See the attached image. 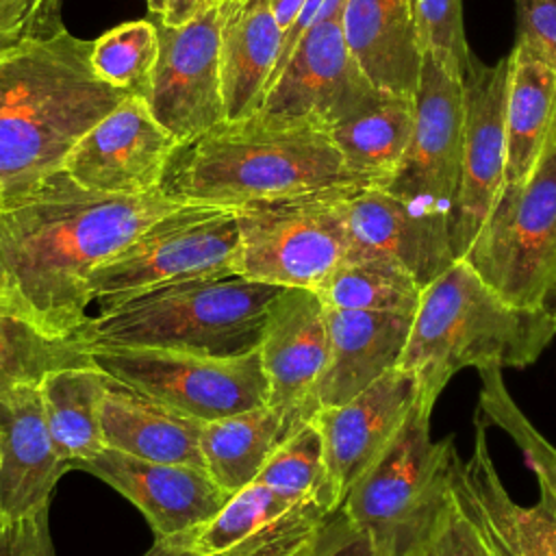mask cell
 Segmentation results:
<instances>
[{"instance_id":"obj_1","label":"cell","mask_w":556,"mask_h":556,"mask_svg":"<svg viewBox=\"0 0 556 556\" xmlns=\"http://www.w3.org/2000/svg\"><path fill=\"white\" fill-rule=\"evenodd\" d=\"M185 204L165 189L102 193L56 172L0 211V304L50 337H76L91 274Z\"/></svg>"},{"instance_id":"obj_2","label":"cell","mask_w":556,"mask_h":556,"mask_svg":"<svg viewBox=\"0 0 556 556\" xmlns=\"http://www.w3.org/2000/svg\"><path fill=\"white\" fill-rule=\"evenodd\" d=\"M67 28L0 52V187L7 204L61 172L72 146L122 100Z\"/></svg>"},{"instance_id":"obj_3","label":"cell","mask_w":556,"mask_h":556,"mask_svg":"<svg viewBox=\"0 0 556 556\" xmlns=\"http://www.w3.org/2000/svg\"><path fill=\"white\" fill-rule=\"evenodd\" d=\"M556 337V315L500 295L467 258H456L421 291L397 367L410 371L419 400L434 408L465 367H528Z\"/></svg>"},{"instance_id":"obj_4","label":"cell","mask_w":556,"mask_h":556,"mask_svg":"<svg viewBox=\"0 0 556 556\" xmlns=\"http://www.w3.org/2000/svg\"><path fill=\"white\" fill-rule=\"evenodd\" d=\"M363 187L328 130L278 126L252 115L182 146L163 189L185 202L239 208L293 195Z\"/></svg>"},{"instance_id":"obj_5","label":"cell","mask_w":556,"mask_h":556,"mask_svg":"<svg viewBox=\"0 0 556 556\" xmlns=\"http://www.w3.org/2000/svg\"><path fill=\"white\" fill-rule=\"evenodd\" d=\"M280 289L241 274L191 278L89 317L76 337L85 348L241 356L261 348L267 313Z\"/></svg>"},{"instance_id":"obj_6","label":"cell","mask_w":556,"mask_h":556,"mask_svg":"<svg viewBox=\"0 0 556 556\" xmlns=\"http://www.w3.org/2000/svg\"><path fill=\"white\" fill-rule=\"evenodd\" d=\"M432 406L417 400L387 452L348 491L341 508L378 556H421L454 506V437L432 439Z\"/></svg>"},{"instance_id":"obj_7","label":"cell","mask_w":556,"mask_h":556,"mask_svg":"<svg viewBox=\"0 0 556 556\" xmlns=\"http://www.w3.org/2000/svg\"><path fill=\"white\" fill-rule=\"evenodd\" d=\"M239 224L235 208L185 204L152 224L89 278L91 300L111 311L146 291L219 274H237Z\"/></svg>"},{"instance_id":"obj_8","label":"cell","mask_w":556,"mask_h":556,"mask_svg":"<svg viewBox=\"0 0 556 556\" xmlns=\"http://www.w3.org/2000/svg\"><path fill=\"white\" fill-rule=\"evenodd\" d=\"M343 191L348 189L235 208L239 224L235 271L256 282L317 291L348 256Z\"/></svg>"},{"instance_id":"obj_9","label":"cell","mask_w":556,"mask_h":556,"mask_svg":"<svg viewBox=\"0 0 556 556\" xmlns=\"http://www.w3.org/2000/svg\"><path fill=\"white\" fill-rule=\"evenodd\" d=\"M111 380L198 421L267 406L261 354L206 356L154 348H87Z\"/></svg>"},{"instance_id":"obj_10","label":"cell","mask_w":556,"mask_h":556,"mask_svg":"<svg viewBox=\"0 0 556 556\" xmlns=\"http://www.w3.org/2000/svg\"><path fill=\"white\" fill-rule=\"evenodd\" d=\"M465 258L508 302L543 306L556 282V143L526 180L504 187Z\"/></svg>"},{"instance_id":"obj_11","label":"cell","mask_w":556,"mask_h":556,"mask_svg":"<svg viewBox=\"0 0 556 556\" xmlns=\"http://www.w3.org/2000/svg\"><path fill=\"white\" fill-rule=\"evenodd\" d=\"M341 11L304 33L269 85L256 117L278 126L328 130L382 93L356 65L343 37Z\"/></svg>"},{"instance_id":"obj_12","label":"cell","mask_w":556,"mask_h":556,"mask_svg":"<svg viewBox=\"0 0 556 556\" xmlns=\"http://www.w3.org/2000/svg\"><path fill=\"white\" fill-rule=\"evenodd\" d=\"M224 22V4H211L180 26L156 17L159 59L148 106L180 148L226 122L219 63Z\"/></svg>"},{"instance_id":"obj_13","label":"cell","mask_w":556,"mask_h":556,"mask_svg":"<svg viewBox=\"0 0 556 556\" xmlns=\"http://www.w3.org/2000/svg\"><path fill=\"white\" fill-rule=\"evenodd\" d=\"M415 124L406 154L387 191L419 208L452 219L460 180L465 87L432 54L424 52L415 91Z\"/></svg>"},{"instance_id":"obj_14","label":"cell","mask_w":556,"mask_h":556,"mask_svg":"<svg viewBox=\"0 0 556 556\" xmlns=\"http://www.w3.org/2000/svg\"><path fill=\"white\" fill-rule=\"evenodd\" d=\"M463 87V161L450 219L456 258L469 254L506 187L508 54L493 65H484L473 56Z\"/></svg>"},{"instance_id":"obj_15","label":"cell","mask_w":556,"mask_h":556,"mask_svg":"<svg viewBox=\"0 0 556 556\" xmlns=\"http://www.w3.org/2000/svg\"><path fill=\"white\" fill-rule=\"evenodd\" d=\"M178 150L148 102L128 96L72 146L61 169L93 191L146 195L163 189Z\"/></svg>"},{"instance_id":"obj_16","label":"cell","mask_w":556,"mask_h":556,"mask_svg":"<svg viewBox=\"0 0 556 556\" xmlns=\"http://www.w3.org/2000/svg\"><path fill=\"white\" fill-rule=\"evenodd\" d=\"M258 354L267 406L278 415L287 439L313 419L315 389L328 363L326 304L317 291L280 289L269 306Z\"/></svg>"},{"instance_id":"obj_17","label":"cell","mask_w":556,"mask_h":556,"mask_svg":"<svg viewBox=\"0 0 556 556\" xmlns=\"http://www.w3.org/2000/svg\"><path fill=\"white\" fill-rule=\"evenodd\" d=\"M419 400L410 371L393 367L356 397L313 415L332 493L343 504L358 478L387 452Z\"/></svg>"},{"instance_id":"obj_18","label":"cell","mask_w":556,"mask_h":556,"mask_svg":"<svg viewBox=\"0 0 556 556\" xmlns=\"http://www.w3.org/2000/svg\"><path fill=\"white\" fill-rule=\"evenodd\" d=\"M345 258H384L408 269L426 287L454 261L450 222L382 187L343 191Z\"/></svg>"},{"instance_id":"obj_19","label":"cell","mask_w":556,"mask_h":556,"mask_svg":"<svg viewBox=\"0 0 556 556\" xmlns=\"http://www.w3.org/2000/svg\"><path fill=\"white\" fill-rule=\"evenodd\" d=\"M334 510L324 502H289L254 480L191 536L198 556H311Z\"/></svg>"},{"instance_id":"obj_20","label":"cell","mask_w":556,"mask_h":556,"mask_svg":"<svg viewBox=\"0 0 556 556\" xmlns=\"http://www.w3.org/2000/svg\"><path fill=\"white\" fill-rule=\"evenodd\" d=\"M74 469L93 473L132 502L148 519L154 539L193 534L230 500V493L202 467L141 460L111 447L76 463Z\"/></svg>"},{"instance_id":"obj_21","label":"cell","mask_w":556,"mask_h":556,"mask_svg":"<svg viewBox=\"0 0 556 556\" xmlns=\"http://www.w3.org/2000/svg\"><path fill=\"white\" fill-rule=\"evenodd\" d=\"M454 495L480 526L497 556H556V510L539 495L523 506L506 491L486 443V424L476 419L473 450L456 460Z\"/></svg>"},{"instance_id":"obj_22","label":"cell","mask_w":556,"mask_h":556,"mask_svg":"<svg viewBox=\"0 0 556 556\" xmlns=\"http://www.w3.org/2000/svg\"><path fill=\"white\" fill-rule=\"evenodd\" d=\"M70 465L46 424L37 384H20L0 397V517L22 519L48 508Z\"/></svg>"},{"instance_id":"obj_23","label":"cell","mask_w":556,"mask_h":556,"mask_svg":"<svg viewBox=\"0 0 556 556\" xmlns=\"http://www.w3.org/2000/svg\"><path fill=\"white\" fill-rule=\"evenodd\" d=\"M328 363L315 389V413L356 397L397 367L413 315L326 306Z\"/></svg>"},{"instance_id":"obj_24","label":"cell","mask_w":556,"mask_h":556,"mask_svg":"<svg viewBox=\"0 0 556 556\" xmlns=\"http://www.w3.org/2000/svg\"><path fill=\"white\" fill-rule=\"evenodd\" d=\"M341 28L356 65L378 91L415 96L424 46L413 0H345Z\"/></svg>"},{"instance_id":"obj_25","label":"cell","mask_w":556,"mask_h":556,"mask_svg":"<svg viewBox=\"0 0 556 556\" xmlns=\"http://www.w3.org/2000/svg\"><path fill=\"white\" fill-rule=\"evenodd\" d=\"M556 143V61L517 35L508 54L506 185L526 180Z\"/></svg>"},{"instance_id":"obj_26","label":"cell","mask_w":556,"mask_h":556,"mask_svg":"<svg viewBox=\"0 0 556 556\" xmlns=\"http://www.w3.org/2000/svg\"><path fill=\"white\" fill-rule=\"evenodd\" d=\"M104 445L122 454L204 469L200 437L204 421L172 410L109 378L100 408Z\"/></svg>"},{"instance_id":"obj_27","label":"cell","mask_w":556,"mask_h":556,"mask_svg":"<svg viewBox=\"0 0 556 556\" xmlns=\"http://www.w3.org/2000/svg\"><path fill=\"white\" fill-rule=\"evenodd\" d=\"M224 7L222 96L226 122H237L258 113L278 61L282 30L269 0H241Z\"/></svg>"},{"instance_id":"obj_28","label":"cell","mask_w":556,"mask_h":556,"mask_svg":"<svg viewBox=\"0 0 556 556\" xmlns=\"http://www.w3.org/2000/svg\"><path fill=\"white\" fill-rule=\"evenodd\" d=\"M415 96L378 93L328 128L345 167L363 187H387L410 143Z\"/></svg>"},{"instance_id":"obj_29","label":"cell","mask_w":556,"mask_h":556,"mask_svg":"<svg viewBox=\"0 0 556 556\" xmlns=\"http://www.w3.org/2000/svg\"><path fill=\"white\" fill-rule=\"evenodd\" d=\"M106 384L93 363L52 369L37 384L48 430L70 469L106 447L100 421Z\"/></svg>"},{"instance_id":"obj_30","label":"cell","mask_w":556,"mask_h":556,"mask_svg":"<svg viewBox=\"0 0 556 556\" xmlns=\"http://www.w3.org/2000/svg\"><path fill=\"white\" fill-rule=\"evenodd\" d=\"M282 441L280 419L269 406L208 421L200 437L204 469L232 495L258 478Z\"/></svg>"},{"instance_id":"obj_31","label":"cell","mask_w":556,"mask_h":556,"mask_svg":"<svg viewBox=\"0 0 556 556\" xmlns=\"http://www.w3.org/2000/svg\"><path fill=\"white\" fill-rule=\"evenodd\" d=\"M424 287L402 265L384 258H343L317 289L330 308L406 313L417 311Z\"/></svg>"},{"instance_id":"obj_32","label":"cell","mask_w":556,"mask_h":556,"mask_svg":"<svg viewBox=\"0 0 556 556\" xmlns=\"http://www.w3.org/2000/svg\"><path fill=\"white\" fill-rule=\"evenodd\" d=\"M89 363L78 337H50L0 304V397L20 384H39L52 369Z\"/></svg>"},{"instance_id":"obj_33","label":"cell","mask_w":556,"mask_h":556,"mask_svg":"<svg viewBox=\"0 0 556 556\" xmlns=\"http://www.w3.org/2000/svg\"><path fill=\"white\" fill-rule=\"evenodd\" d=\"M256 480L289 502H324L332 510L341 508L330 486L321 437L313 421L278 443Z\"/></svg>"},{"instance_id":"obj_34","label":"cell","mask_w":556,"mask_h":556,"mask_svg":"<svg viewBox=\"0 0 556 556\" xmlns=\"http://www.w3.org/2000/svg\"><path fill=\"white\" fill-rule=\"evenodd\" d=\"M159 59V28L150 20L117 24L93 39L91 65L109 85L148 102Z\"/></svg>"},{"instance_id":"obj_35","label":"cell","mask_w":556,"mask_h":556,"mask_svg":"<svg viewBox=\"0 0 556 556\" xmlns=\"http://www.w3.org/2000/svg\"><path fill=\"white\" fill-rule=\"evenodd\" d=\"M480 374V413L497 424L517 443L526 456L528 467L534 471L541 497L556 510V447L530 424L506 391L502 367L491 365L478 369Z\"/></svg>"},{"instance_id":"obj_36","label":"cell","mask_w":556,"mask_h":556,"mask_svg":"<svg viewBox=\"0 0 556 556\" xmlns=\"http://www.w3.org/2000/svg\"><path fill=\"white\" fill-rule=\"evenodd\" d=\"M424 52L432 54L452 76L465 78L473 54L465 39L460 0H413Z\"/></svg>"},{"instance_id":"obj_37","label":"cell","mask_w":556,"mask_h":556,"mask_svg":"<svg viewBox=\"0 0 556 556\" xmlns=\"http://www.w3.org/2000/svg\"><path fill=\"white\" fill-rule=\"evenodd\" d=\"M65 0H0V52L65 28Z\"/></svg>"},{"instance_id":"obj_38","label":"cell","mask_w":556,"mask_h":556,"mask_svg":"<svg viewBox=\"0 0 556 556\" xmlns=\"http://www.w3.org/2000/svg\"><path fill=\"white\" fill-rule=\"evenodd\" d=\"M456 497V495H454ZM421 556H495L480 526L460 508L458 502L447 510L439 530Z\"/></svg>"},{"instance_id":"obj_39","label":"cell","mask_w":556,"mask_h":556,"mask_svg":"<svg viewBox=\"0 0 556 556\" xmlns=\"http://www.w3.org/2000/svg\"><path fill=\"white\" fill-rule=\"evenodd\" d=\"M0 556H56L48 508L22 519L0 517Z\"/></svg>"},{"instance_id":"obj_40","label":"cell","mask_w":556,"mask_h":556,"mask_svg":"<svg viewBox=\"0 0 556 556\" xmlns=\"http://www.w3.org/2000/svg\"><path fill=\"white\" fill-rule=\"evenodd\" d=\"M311 556H378L371 539L343 508H337L324 526L319 543Z\"/></svg>"},{"instance_id":"obj_41","label":"cell","mask_w":556,"mask_h":556,"mask_svg":"<svg viewBox=\"0 0 556 556\" xmlns=\"http://www.w3.org/2000/svg\"><path fill=\"white\" fill-rule=\"evenodd\" d=\"M517 35L536 41L556 61V0H515Z\"/></svg>"},{"instance_id":"obj_42","label":"cell","mask_w":556,"mask_h":556,"mask_svg":"<svg viewBox=\"0 0 556 556\" xmlns=\"http://www.w3.org/2000/svg\"><path fill=\"white\" fill-rule=\"evenodd\" d=\"M226 2L228 0H167L165 13L159 20L169 26H180V24L189 22L191 17H195L202 9H206L211 4H226Z\"/></svg>"},{"instance_id":"obj_43","label":"cell","mask_w":556,"mask_h":556,"mask_svg":"<svg viewBox=\"0 0 556 556\" xmlns=\"http://www.w3.org/2000/svg\"><path fill=\"white\" fill-rule=\"evenodd\" d=\"M191 536H178V539H154V545L143 556H198L191 547Z\"/></svg>"},{"instance_id":"obj_44","label":"cell","mask_w":556,"mask_h":556,"mask_svg":"<svg viewBox=\"0 0 556 556\" xmlns=\"http://www.w3.org/2000/svg\"><path fill=\"white\" fill-rule=\"evenodd\" d=\"M304 2H306V0H269L271 11H274V17H276V22H278V26H280L282 33L295 22V17L300 15Z\"/></svg>"},{"instance_id":"obj_45","label":"cell","mask_w":556,"mask_h":556,"mask_svg":"<svg viewBox=\"0 0 556 556\" xmlns=\"http://www.w3.org/2000/svg\"><path fill=\"white\" fill-rule=\"evenodd\" d=\"M146 4H148V9H150V13H152V15L163 17L165 7H167V0H146Z\"/></svg>"},{"instance_id":"obj_46","label":"cell","mask_w":556,"mask_h":556,"mask_svg":"<svg viewBox=\"0 0 556 556\" xmlns=\"http://www.w3.org/2000/svg\"><path fill=\"white\" fill-rule=\"evenodd\" d=\"M543 306H545L549 313H554V315H556V282H554V287L549 289V293L545 295Z\"/></svg>"},{"instance_id":"obj_47","label":"cell","mask_w":556,"mask_h":556,"mask_svg":"<svg viewBox=\"0 0 556 556\" xmlns=\"http://www.w3.org/2000/svg\"><path fill=\"white\" fill-rule=\"evenodd\" d=\"M7 206V200H4V193H2V187H0V211Z\"/></svg>"},{"instance_id":"obj_48","label":"cell","mask_w":556,"mask_h":556,"mask_svg":"<svg viewBox=\"0 0 556 556\" xmlns=\"http://www.w3.org/2000/svg\"><path fill=\"white\" fill-rule=\"evenodd\" d=\"M237 2H241V0H228L226 4H237Z\"/></svg>"},{"instance_id":"obj_49","label":"cell","mask_w":556,"mask_h":556,"mask_svg":"<svg viewBox=\"0 0 556 556\" xmlns=\"http://www.w3.org/2000/svg\"><path fill=\"white\" fill-rule=\"evenodd\" d=\"M489 545H491V543H489ZM493 554H495V552H493ZM495 556H497V554H495Z\"/></svg>"}]
</instances>
